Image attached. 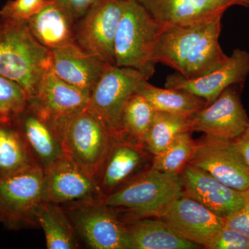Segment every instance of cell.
<instances>
[{
  "label": "cell",
  "instance_id": "6da1fadb",
  "mask_svg": "<svg viewBox=\"0 0 249 249\" xmlns=\"http://www.w3.org/2000/svg\"><path fill=\"white\" fill-rule=\"evenodd\" d=\"M222 16L163 28L154 52V63L164 64L186 79L203 76L221 66L229 58L219 42Z\"/></svg>",
  "mask_w": 249,
  "mask_h": 249
},
{
  "label": "cell",
  "instance_id": "7a4b0ae2",
  "mask_svg": "<svg viewBox=\"0 0 249 249\" xmlns=\"http://www.w3.org/2000/svg\"><path fill=\"white\" fill-rule=\"evenodd\" d=\"M52 67V51L32 35L26 21L0 18V75L35 96Z\"/></svg>",
  "mask_w": 249,
  "mask_h": 249
},
{
  "label": "cell",
  "instance_id": "3957f363",
  "mask_svg": "<svg viewBox=\"0 0 249 249\" xmlns=\"http://www.w3.org/2000/svg\"><path fill=\"white\" fill-rule=\"evenodd\" d=\"M182 193L181 175L150 167L102 201L117 211H125L128 219L160 217Z\"/></svg>",
  "mask_w": 249,
  "mask_h": 249
},
{
  "label": "cell",
  "instance_id": "277c9868",
  "mask_svg": "<svg viewBox=\"0 0 249 249\" xmlns=\"http://www.w3.org/2000/svg\"><path fill=\"white\" fill-rule=\"evenodd\" d=\"M51 121L67 158L96 180L112 142L110 131L88 107Z\"/></svg>",
  "mask_w": 249,
  "mask_h": 249
},
{
  "label": "cell",
  "instance_id": "5b68a950",
  "mask_svg": "<svg viewBox=\"0 0 249 249\" xmlns=\"http://www.w3.org/2000/svg\"><path fill=\"white\" fill-rule=\"evenodd\" d=\"M162 29L139 1L126 0L114 42L115 65L152 76L155 67L152 58Z\"/></svg>",
  "mask_w": 249,
  "mask_h": 249
},
{
  "label": "cell",
  "instance_id": "8992f818",
  "mask_svg": "<svg viewBox=\"0 0 249 249\" xmlns=\"http://www.w3.org/2000/svg\"><path fill=\"white\" fill-rule=\"evenodd\" d=\"M45 170L39 165L0 180V222L8 229L37 227L45 202Z\"/></svg>",
  "mask_w": 249,
  "mask_h": 249
},
{
  "label": "cell",
  "instance_id": "52a82bcc",
  "mask_svg": "<svg viewBox=\"0 0 249 249\" xmlns=\"http://www.w3.org/2000/svg\"><path fill=\"white\" fill-rule=\"evenodd\" d=\"M151 76L133 68L109 65L91 91L88 109L113 136L121 134V118L129 98Z\"/></svg>",
  "mask_w": 249,
  "mask_h": 249
},
{
  "label": "cell",
  "instance_id": "ba28073f",
  "mask_svg": "<svg viewBox=\"0 0 249 249\" xmlns=\"http://www.w3.org/2000/svg\"><path fill=\"white\" fill-rule=\"evenodd\" d=\"M77 235L89 248L128 249L124 221L102 200L62 206Z\"/></svg>",
  "mask_w": 249,
  "mask_h": 249
},
{
  "label": "cell",
  "instance_id": "9c48e42d",
  "mask_svg": "<svg viewBox=\"0 0 249 249\" xmlns=\"http://www.w3.org/2000/svg\"><path fill=\"white\" fill-rule=\"evenodd\" d=\"M125 1L101 0L75 26L77 45L111 65H115L114 42Z\"/></svg>",
  "mask_w": 249,
  "mask_h": 249
},
{
  "label": "cell",
  "instance_id": "30bf717a",
  "mask_svg": "<svg viewBox=\"0 0 249 249\" xmlns=\"http://www.w3.org/2000/svg\"><path fill=\"white\" fill-rule=\"evenodd\" d=\"M188 163L237 191L249 188V169L232 140L203 137Z\"/></svg>",
  "mask_w": 249,
  "mask_h": 249
},
{
  "label": "cell",
  "instance_id": "8fae6325",
  "mask_svg": "<svg viewBox=\"0 0 249 249\" xmlns=\"http://www.w3.org/2000/svg\"><path fill=\"white\" fill-rule=\"evenodd\" d=\"M249 74V52L236 49L221 66L203 76L186 79L178 73L170 75L165 80V88L191 93L209 105L227 88L243 84Z\"/></svg>",
  "mask_w": 249,
  "mask_h": 249
},
{
  "label": "cell",
  "instance_id": "7c38bea8",
  "mask_svg": "<svg viewBox=\"0 0 249 249\" xmlns=\"http://www.w3.org/2000/svg\"><path fill=\"white\" fill-rule=\"evenodd\" d=\"M192 132L208 137L232 140L248 125L249 118L232 86L227 88L213 102L190 117Z\"/></svg>",
  "mask_w": 249,
  "mask_h": 249
},
{
  "label": "cell",
  "instance_id": "4fadbf2b",
  "mask_svg": "<svg viewBox=\"0 0 249 249\" xmlns=\"http://www.w3.org/2000/svg\"><path fill=\"white\" fill-rule=\"evenodd\" d=\"M147 152L143 145L124 134L113 136L110 147L96 178L103 198L120 189L145 170Z\"/></svg>",
  "mask_w": 249,
  "mask_h": 249
},
{
  "label": "cell",
  "instance_id": "5bb4252c",
  "mask_svg": "<svg viewBox=\"0 0 249 249\" xmlns=\"http://www.w3.org/2000/svg\"><path fill=\"white\" fill-rule=\"evenodd\" d=\"M158 218L181 237L206 249L224 228L225 221V217H219L183 193Z\"/></svg>",
  "mask_w": 249,
  "mask_h": 249
},
{
  "label": "cell",
  "instance_id": "9a60e30c",
  "mask_svg": "<svg viewBox=\"0 0 249 249\" xmlns=\"http://www.w3.org/2000/svg\"><path fill=\"white\" fill-rule=\"evenodd\" d=\"M46 201L61 206L102 200L96 180L68 158L45 170Z\"/></svg>",
  "mask_w": 249,
  "mask_h": 249
},
{
  "label": "cell",
  "instance_id": "2e32d148",
  "mask_svg": "<svg viewBox=\"0 0 249 249\" xmlns=\"http://www.w3.org/2000/svg\"><path fill=\"white\" fill-rule=\"evenodd\" d=\"M180 175L183 194L200 203L219 217H227L246 204L244 192L224 184L206 171L189 163Z\"/></svg>",
  "mask_w": 249,
  "mask_h": 249
},
{
  "label": "cell",
  "instance_id": "e0dca14e",
  "mask_svg": "<svg viewBox=\"0 0 249 249\" xmlns=\"http://www.w3.org/2000/svg\"><path fill=\"white\" fill-rule=\"evenodd\" d=\"M36 163L44 170L67 158L52 121L27 105L14 120Z\"/></svg>",
  "mask_w": 249,
  "mask_h": 249
},
{
  "label": "cell",
  "instance_id": "ac0fdd59",
  "mask_svg": "<svg viewBox=\"0 0 249 249\" xmlns=\"http://www.w3.org/2000/svg\"><path fill=\"white\" fill-rule=\"evenodd\" d=\"M90 93L69 84L51 67L28 105L50 121L67 117L88 107Z\"/></svg>",
  "mask_w": 249,
  "mask_h": 249
},
{
  "label": "cell",
  "instance_id": "d6986e66",
  "mask_svg": "<svg viewBox=\"0 0 249 249\" xmlns=\"http://www.w3.org/2000/svg\"><path fill=\"white\" fill-rule=\"evenodd\" d=\"M162 28L201 22L236 4L232 0H137Z\"/></svg>",
  "mask_w": 249,
  "mask_h": 249
},
{
  "label": "cell",
  "instance_id": "ffe728a7",
  "mask_svg": "<svg viewBox=\"0 0 249 249\" xmlns=\"http://www.w3.org/2000/svg\"><path fill=\"white\" fill-rule=\"evenodd\" d=\"M109 64L76 43L52 51V70L69 84L91 93Z\"/></svg>",
  "mask_w": 249,
  "mask_h": 249
},
{
  "label": "cell",
  "instance_id": "44dd1931",
  "mask_svg": "<svg viewBox=\"0 0 249 249\" xmlns=\"http://www.w3.org/2000/svg\"><path fill=\"white\" fill-rule=\"evenodd\" d=\"M26 22L36 40L49 50L76 43V21L60 0H49Z\"/></svg>",
  "mask_w": 249,
  "mask_h": 249
},
{
  "label": "cell",
  "instance_id": "7402d4cb",
  "mask_svg": "<svg viewBox=\"0 0 249 249\" xmlns=\"http://www.w3.org/2000/svg\"><path fill=\"white\" fill-rule=\"evenodd\" d=\"M125 219L128 249H196L199 246L178 235L157 217Z\"/></svg>",
  "mask_w": 249,
  "mask_h": 249
},
{
  "label": "cell",
  "instance_id": "603a6c76",
  "mask_svg": "<svg viewBox=\"0 0 249 249\" xmlns=\"http://www.w3.org/2000/svg\"><path fill=\"white\" fill-rule=\"evenodd\" d=\"M137 92L150 103L155 111L191 117L208 106L203 98L183 90L159 88L143 80Z\"/></svg>",
  "mask_w": 249,
  "mask_h": 249
},
{
  "label": "cell",
  "instance_id": "cb8c5ba5",
  "mask_svg": "<svg viewBox=\"0 0 249 249\" xmlns=\"http://www.w3.org/2000/svg\"><path fill=\"white\" fill-rule=\"evenodd\" d=\"M38 165L14 121L0 122V180Z\"/></svg>",
  "mask_w": 249,
  "mask_h": 249
},
{
  "label": "cell",
  "instance_id": "d4e9b609",
  "mask_svg": "<svg viewBox=\"0 0 249 249\" xmlns=\"http://www.w3.org/2000/svg\"><path fill=\"white\" fill-rule=\"evenodd\" d=\"M37 222L45 232L47 249L79 248L74 228L65 209L60 205L45 201L39 210Z\"/></svg>",
  "mask_w": 249,
  "mask_h": 249
},
{
  "label": "cell",
  "instance_id": "484cf974",
  "mask_svg": "<svg viewBox=\"0 0 249 249\" xmlns=\"http://www.w3.org/2000/svg\"><path fill=\"white\" fill-rule=\"evenodd\" d=\"M186 132H192L190 117L156 111L144 147L151 155H158L178 134Z\"/></svg>",
  "mask_w": 249,
  "mask_h": 249
},
{
  "label": "cell",
  "instance_id": "4316f807",
  "mask_svg": "<svg viewBox=\"0 0 249 249\" xmlns=\"http://www.w3.org/2000/svg\"><path fill=\"white\" fill-rule=\"evenodd\" d=\"M156 111L139 93L129 98L121 118V134L143 145Z\"/></svg>",
  "mask_w": 249,
  "mask_h": 249
},
{
  "label": "cell",
  "instance_id": "83f0119b",
  "mask_svg": "<svg viewBox=\"0 0 249 249\" xmlns=\"http://www.w3.org/2000/svg\"><path fill=\"white\" fill-rule=\"evenodd\" d=\"M191 132L178 134L166 148L154 156L152 168L163 173L180 175L196 149V142L192 139Z\"/></svg>",
  "mask_w": 249,
  "mask_h": 249
},
{
  "label": "cell",
  "instance_id": "f1b7e54d",
  "mask_svg": "<svg viewBox=\"0 0 249 249\" xmlns=\"http://www.w3.org/2000/svg\"><path fill=\"white\" fill-rule=\"evenodd\" d=\"M28 101L20 85L0 75V122L14 121L27 107Z\"/></svg>",
  "mask_w": 249,
  "mask_h": 249
},
{
  "label": "cell",
  "instance_id": "f546056e",
  "mask_svg": "<svg viewBox=\"0 0 249 249\" xmlns=\"http://www.w3.org/2000/svg\"><path fill=\"white\" fill-rule=\"evenodd\" d=\"M49 0H9L0 10L1 19L26 21Z\"/></svg>",
  "mask_w": 249,
  "mask_h": 249
},
{
  "label": "cell",
  "instance_id": "4dcf8cb0",
  "mask_svg": "<svg viewBox=\"0 0 249 249\" xmlns=\"http://www.w3.org/2000/svg\"><path fill=\"white\" fill-rule=\"evenodd\" d=\"M206 249H249V237L231 229L223 228Z\"/></svg>",
  "mask_w": 249,
  "mask_h": 249
},
{
  "label": "cell",
  "instance_id": "1f68e13d",
  "mask_svg": "<svg viewBox=\"0 0 249 249\" xmlns=\"http://www.w3.org/2000/svg\"><path fill=\"white\" fill-rule=\"evenodd\" d=\"M249 237V204L225 217L224 227Z\"/></svg>",
  "mask_w": 249,
  "mask_h": 249
},
{
  "label": "cell",
  "instance_id": "d6a6232c",
  "mask_svg": "<svg viewBox=\"0 0 249 249\" xmlns=\"http://www.w3.org/2000/svg\"><path fill=\"white\" fill-rule=\"evenodd\" d=\"M75 20H79L101 0H60Z\"/></svg>",
  "mask_w": 249,
  "mask_h": 249
},
{
  "label": "cell",
  "instance_id": "836d02e7",
  "mask_svg": "<svg viewBox=\"0 0 249 249\" xmlns=\"http://www.w3.org/2000/svg\"><path fill=\"white\" fill-rule=\"evenodd\" d=\"M233 142L249 169V122L245 131Z\"/></svg>",
  "mask_w": 249,
  "mask_h": 249
},
{
  "label": "cell",
  "instance_id": "e575fe53",
  "mask_svg": "<svg viewBox=\"0 0 249 249\" xmlns=\"http://www.w3.org/2000/svg\"><path fill=\"white\" fill-rule=\"evenodd\" d=\"M235 1L237 5H242V6H248L249 0H232Z\"/></svg>",
  "mask_w": 249,
  "mask_h": 249
},
{
  "label": "cell",
  "instance_id": "d590c367",
  "mask_svg": "<svg viewBox=\"0 0 249 249\" xmlns=\"http://www.w3.org/2000/svg\"><path fill=\"white\" fill-rule=\"evenodd\" d=\"M244 194H245L246 204H249V188L247 191L244 192Z\"/></svg>",
  "mask_w": 249,
  "mask_h": 249
},
{
  "label": "cell",
  "instance_id": "8d00e7d4",
  "mask_svg": "<svg viewBox=\"0 0 249 249\" xmlns=\"http://www.w3.org/2000/svg\"></svg>",
  "mask_w": 249,
  "mask_h": 249
}]
</instances>
